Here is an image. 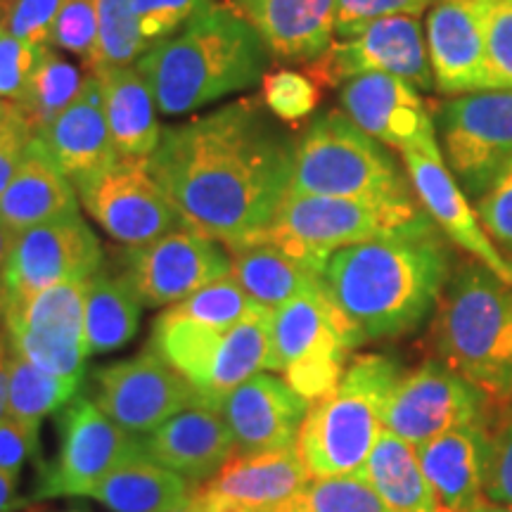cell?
Instances as JSON below:
<instances>
[{"label": "cell", "instance_id": "cell-1", "mask_svg": "<svg viewBox=\"0 0 512 512\" xmlns=\"http://www.w3.org/2000/svg\"><path fill=\"white\" fill-rule=\"evenodd\" d=\"M292 164L294 143L259 98L164 128L150 159L183 226L223 247L271 226L290 192Z\"/></svg>", "mask_w": 512, "mask_h": 512}, {"label": "cell", "instance_id": "cell-2", "mask_svg": "<svg viewBox=\"0 0 512 512\" xmlns=\"http://www.w3.org/2000/svg\"><path fill=\"white\" fill-rule=\"evenodd\" d=\"M451 280V252L430 216L325 261L320 283L363 342L418 330Z\"/></svg>", "mask_w": 512, "mask_h": 512}, {"label": "cell", "instance_id": "cell-3", "mask_svg": "<svg viewBox=\"0 0 512 512\" xmlns=\"http://www.w3.org/2000/svg\"><path fill=\"white\" fill-rule=\"evenodd\" d=\"M271 62L259 34L228 3H216L147 50L136 69L150 83L159 114L185 117L256 86Z\"/></svg>", "mask_w": 512, "mask_h": 512}, {"label": "cell", "instance_id": "cell-4", "mask_svg": "<svg viewBox=\"0 0 512 512\" xmlns=\"http://www.w3.org/2000/svg\"><path fill=\"white\" fill-rule=\"evenodd\" d=\"M437 351L486 399H512V287L482 264L448 280L434 318Z\"/></svg>", "mask_w": 512, "mask_h": 512}, {"label": "cell", "instance_id": "cell-5", "mask_svg": "<svg viewBox=\"0 0 512 512\" xmlns=\"http://www.w3.org/2000/svg\"><path fill=\"white\" fill-rule=\"evenodd\" d=\"M403 370L387 354L354 356L330 394L313 401L297 453L313 477H356L384 430V406Z\"/></svg>", "mask_w": 512, "mask_h": 512}, {"label": "cell", "instance_id": "cell-6", "mask_svg": "<svg viewBox=\"0 0 512 512\" xmlns=\"http://www.w3.org/2000/svg\"><path fill=\"white\" fill-rule=\"evenodd\" d=\"M290 190L351 200H415L406 169H399L387 145L339 110L320 114L294 140Z\"/></svg>", "mask_w": 512, "mask_h": 512}, {"label": "cell", "instance_id": "cell-7", "mask_svg": "<svg viewBox=\"0 0 512 512\" xmlns=\"http://www.w3.org/2000/svg\"><path fill=\"white\" fill-rule=\"evenodd\" d=\"M425 209L418 200L380 202L351 197L287 192L261 238L323 273L325 261L337 249L358 245L420 221Z\"/></svg>", "mask_w": 512, "mask_h": 512}, {"label": "cell", "instance_id": "cell-8", "mask_svg": "<svg viewBox=\"0 0 512 512\" xmlns=\"http://www.w3.org/2000/svg\"><path fill=\"white\" fill-rule=\"evenodd\" d=\"M361 344L358 330L320 283L318 290L273 309L268 370L283 373L294 392L313 403L337 387L349 354Z\"/></svg>", "mask_w": 512, "mask_h": 512}, {"label": "cell", "instance_id": "cell-9", "mask_svg": "<svg viewBox=\"0 0 512 512\" xmlns=\"http://www.w3.org/2000/svg\"><path fill=\"white\" fill-rule=\"evenodd\" d=\"M57 460L38 465L34 498L91 496L107 475L143 453V441L121 430L88 396L76 394L57 413Z\"/></svg>", "mask_w": 512, "mask_h": 512}, {"label": "cell", "instance_id": "cell-10", "mask_svg": "<svg viewBox=\"0 0 512 512\" xmlns=\"http://www.w3.org/2000/svg\"><path fill=\"white\" fill-rule=\"evenodd\" d=\"M448 169L479 197L512 164V88L453 95L434 114Z\"/></svg>", "mask_w": 512, "mask_h": 512}, {"label": "cell", "instance_id": "cell-11", "mask_svg": "<svg viewBox=\"0 0 512 512\" xmlns=\"http://www.w3.org/2000/svg\"><path fill=\"white\" fill-rule=\"evenodd\" d=\"M102 266L105 252L81 211L22 230L0 285V320L48 287L91 280Z\"/></svg>", "mask_w": 512, "mask_h": 512}, {"label": "cell", "instance_id": "cell-12", "mask_svg": "<svg viewBox=\"0 0 512 512\" xmlns=\"http://www.w3.org/2000/svg\"><path fill=\"white\" fill-rule=\"evenodd\" d=\"M304 72L318 88H342L358 74H389L413 83L418 91H434L430 50L418 17L396 15L366 24L349 36H339Z\"/></svg>", "mask_w": 512, "mask_h": 512}, {"label": "cell", "instance_id": "cell-13", "mask_svg": "<svg viewBox=\"0 0 512 512\" xmlns=\"http://www.w3.org/2000/svg\"><path fill=\"white\" fill-rule=\"evenodd\" d=\"M74 188L91 219L128 249L150 245L183 226L181 216L152 174L150 162L117 159L81 178Z\"/></svg>", "mask_w": 512, "mask_h": 512}, {"label": "cell", "instance_id": "cell-14", "mask_svg": "<svg viewBox=\"0 0 512 512\" xmlns=\"http://www.w3.org/2000/svg\"><path fill=\"white\" fill-rule=\"evenodd\" d=\"M486 396L444 361L403 373L384 406V430L413 446L486 422Z\"/></svg>", "mask_w": 512, "mask_h": 512}, {"label": "cell", "instance_id": "cell-15", "mask_svg": "<svg viewBox=\"0 0 512 512\" xmlns=\"http://www.w3.org/2000/svg\"><path fill=\"white\" fill-rule=\"evenodd\" d=\"M86 283L74 280L48 287L0 320L19 356L76 384L86 375L88 358L83 337Z\"/></svg>", "mask_w": 512, "mask_h": 512}, {"label": "cell", "instance_id": "cell-16", "mask_svg": "<svg viewBox=\"0 0 512 512\" xmlns=\"http://www.w3.org/2000/svg\"><path fill=\"white\" fill-rule=\"evenodd\" d=\"M95 403L133 437H145L202 396L155 351L95 370Z\"/></svg>", "mask_w": 512, "mask_h": 512}, {"label": "cell", "instance_id": "cell-17", "mask_svg": "<svg viewBox=\"0 0 512 512\" xmlns=\"http://www.w3.org/2000/svg\"><path fill=\"white\" fill-rule=\"evenodd\" d=\"M124 273L143 306L169 309L202 285L230 275V256L219 240L181 226L150 245L128 249Z\"/></svg>", "mask_w": 512, "mask_h": 512}, {"label": "cell", "instance_id": "cell-18", "mask_svg": "<svg viewBox=\"0 0 512 512\" xmlns=\"http://www.w3.org/2000/svg\"><path fill=\"white\" fill-rule=\"evenodd\" d=\"M342 112L368 136L394 150L441 152L437 126L413 83L389 74H358L339 88Z\"/></svg>", "mask_w": 512, "mask_h": 512}, {"label": "cell", "instance_id": "cell-19", "mask_svg": "<svg viewBox=\"0 0 512 512\" xmlns=\"http://www.w3.org/2000/svg\"><path fill=\"white\" fill-rule=\"evenodd\" d=\"M401 157L415 200L420 202L434 226L441 230V235L465 249L477 264L486 266L512 287L510 259L498 252L496 242L484 230L477 209L467 202L465 190L460 188L456 176L448 169L444 152L403 150Z\"/></svg>", "mask_w": 512, "mask_h": 512}, {"label": "cell", "instance_id": "cell-20", "mask_svg": "<svg viewBox=\"0 0 512 512\" xmlns=\"http://www.w3.org/2000/svg\"><path fill=\"white\" fill-rule=\"evenodd\" d=\"M311 482L297 446L230 456L192 496L202 512H280Z\"/></svg>", "mask_w": 512, "mask_h": 512}, {"label": "cell", "instance_id": "cell-21", "mask_svg": "<svg viewBox=\"0 0 512 512\" xmlns=\"http://www.w3.org/2000/svg\"><path fill=\"white\" fill-rule=\"evenodd\" d=\"M486 8L489 0H432L425 38L439 93L465 95L494 88L486 60Z\"/></svg>", "mask_w": 512, "mask_h": 512}, {"label": "cell", "instance_id": "cell-22", "mask_svg": "<svg viewBox=\"0 0 512 512\" xmlns=\"http://www.w3.org/2000/svg\"><path fill=\"white\" fill-rule=\"evenodd\" d=\"M309 408L285 380L259 373L223 396L216 411L233 437V456H254L297 446Z\"/></svg>", "mask_w": 512, "mask_h": 512}, {"label": "cell", "instance_id": "cell-23", "mask_svg": "<svg viewBox=\"0 0 512 512\" xmlns=\"http://www.w3.org/2000/svg\"><path fill=\"white\" fill-rule=\"evenodd\" d=\"M259 34L273 62H316L335 41L337 0H226Z\"/></svg>", "mask_w": 512, "mask_h": 512}, {"label": "cell", "instance_id": "cell-24", "mask_svg": "<svg viewBox=\"0 0 512 512\" xmlns=\"http://www.w3.org/2000/svg\"><path fill=\"white\" fill-rule=\"evenodd\" d=\"M143 441V453L185 482L200 486L233 456V437L216 408L192 403L169 418Z\"/></svg>", "mask_w": 512, "mask_h": 512}, {"label": "cell", "instance_id": "cell-25", "mask_svg": "<svg viewBox=\"0 0 512 512\" xmlns=\"http://www.w3.org/2000/svg\"><path fill=\"white\" fill-rule=\"evenodd\" d=\"M415 448L439 512H470L482 503L489 456L486 422L451 430Z\"/></svg>", "mask_w": 512, "mask_h": 512}, {"label": "cell", "instance_id": "cell-26", "mask_svg": "<svg viewBox=\"0 0 512 512\" xmlns=\"http://www.w3.org/2000/svg\"><path fill=\"white\" fill-rule=\"evenodd\" d=\"M38 140L57 169L72 183H79L81 178L117 162L119 157L114 152L110 124H107L100 76L91 74L79 100L67 107Z\"/></svg>", "mask_w": 512, "mask_h": 512}, {"label": "cell", "instance_id": "cell-27", "mask_svg": "<svg viewBox=\"0 0 512 512\" xmlns=\"http://www.w3.org/2000/svg\"><path fill=\"white\" fill-rule=\"evenodd\" d=\"M76 211H79V195L74 183L57 169L46 147L36 138L24 164L0 195V219L15 233H22L38 223Z\"/></svg>", "mask_w": 512, "mask_h": 512}, {"label": "cell", "instance_id": "cell-28", "mask_svg": "<svg viewBox=\"0 0 512 512\" xmlns=\"http://www.w3.org/2000/svg\"><path fill=\"white\" fill-rule=\"evenodd\" d=\"M226 252L230 256V275L252 302L266 309H278L290 299L320 287L318 271L261 235L226 245Z\"/></svg>", "mask_w": 512, "mask_h": 512}, {"label": "cell", "instance_id": "cell-29", "mask_svg": "<svg viewBox=\"0 0 512 512\" xmlns=\"http://www.w3.org/2000/svg\"><path fill=\"white\" fill-rule=\"evenodd\" d=\"M100 81L117 157L126 162H150L164 131L150 83L136 67L114 69L102 74Z\"/></svg>", "mask_w": 512, "mask_h": 512}, {"label": "cell", "instance_id": "cell-30", "mask_svg": "<svg viewBox=\"0 0 512 512\" xmlns=\"http://www.w3.org/2000/svg\"><path fill=\"white\" fill-rule=\"evenodd\" d=\"M361 477L394 512H439L432 486L422 472L418 448L382 430Z\"/></svg>", "mask_w": 512, "mask_h": 512}, {"label": "cell", "instance_id": "cell-31", "mask_svg": "<svg viewBox=\"0 0 512 512\" xmlns=\"http://www.w3.org/2000/svg\"><path fill=\"white\" fill-rule=\"evenodd\" d=\"M140 306L143 302L128 283L126 273H112L102 266L86 283L83 299V337L88 356L126 347L138 332Z\"/></svg>", "mask_w": 512, "mask_h": 512}, {"label": "cell", "instance_id": "cell-32", "mask_svg": "<svg viewBox=\"0 0 512 512\" xmlns=\"http://www.w3.org/2000/svg\"><path fill=\"white\" fill-rule=\"evenodd\" d=\"M195 486L140 453L91 491L95 501L112 512H166L192 494Z\"/></svg>", "mask_w": 512, "mask_h": 512}, {"label": "cell", "instance_id": "cell-33", "mask_svg": "<svg viewBox=\"0 0 512 512\" xmlns=\"http://www.w3.org/2000/svg\"><path fill=\"white\" fill-rule=\"evenodd\" d=\"M271 323L273 309L256 306L247 318H242L235 328L223 332L219 356H216L214 370L204 403L211 408H219V403L228 392L247 382L249 377L268 370L271 358Z\"/></svg>", "mask_w": 512, "mask_h": 512}, {"label": "cell", "instance_id": "cell-34", "mask_svg": "<svg viewBox=\"0 0 512 512\" xmlns=\"http://www.w3.org/2000/svg\"><path fill=\"white\" fill-rule=\"evenodd\" d=\"M221 339L223 332L185 318L174 309H166L152 325L150 349L183 380H188L204 403V392H207L211 370L219 356Z\"/></svg>", "mask_w": 512, "mask_h": 512}, {"label": "cell", "instance_id": "cell-35", "mask_svg": "<svg viewBox=\"0 0 512 512\" xmlns=\"http://www.w3.org/2000/svg\"><path fill=\"white\" fill-rule=\"evenodd\" d=\"M91 72L81 62L62 57L55 48H43L41 60L36 64V72L31 76L27 95L15 105L22 117L34 128L36 138L72 107L86 88Z\"/></svg>", "mask_w": 512, "mask_h": 512}, {"label": "cell", "instance_id": "cell-36", "mask_svg": "<svg viewBox=\"0 0 512 512\" xmlns=\"http://www.w3.org/2000/svg\"><path fill=\"white\" fill-rule=\"evenodd\" d=\"M81 384L62 380L48 370L34 366L19 356L10 344V394L8 418L22 422L31 430H41V422L62 411L79 394Z\"/></svg>", "mask_w": 512, "mask_h": 512}, {"label": "cell", "instance_id": "cell-37", "mask_svg": "<svg viewBox=\"0 0 512 512\" xmlns=\"http://www.w3.org/2000/svg\"><path fill=\"white\" fill-rule=\"evenodd\" d=\"M95 12H98V48H95L91 74L102 76L114 69L136 67L145 55V43L131 0H95Z\"/></svg>", "mask_w": 512, "mask_h": 512}, {"label": "cell", "instance_id": "cell-38", "mask_svg": "<svg viewBox=\"0 0 512 512\" xmlns=\"http://www.w3.org/2000/svg\"><path fill=\"white\" fill-rule=\"evenodd\" d=\"M256 306L261 304L249 299V294L242 290L233 275H223V278L202 285L200 290L188 294L183 302L169 306V309H174L185 318L197 320V323L207 325V328L228 332L242 318H247Z\"/></svg>", "mask_w": 512, "mask_h": 512}, {"label": "cell", "instance_id": "cell-39", "mask_svg": "<svg viewBox=\"0 0 512 512\" xmlns=\"http://www.w3.org/2000/svg\"><path fill=\"white\" fill-rule=\"evenodd\" d=\"M280 512H394L361 477H313Z\"/></svg>", "mask_w": 512, "mask_h": 512}, {"label": "cell", "instance_id": "cell-40", "mask_svg": "<svg viewBox=\"0 0 512 512\" xmlns=\"http://www.w3.org/2000/svg\"><path fill=\"white\" fill-rule=\"evenodd\" d=\"M261 100L275 119L297 126L316 112L320 88L299 69H271L261 79Z\"/></svg>", "mask_w": 512, "mask_h": 512}, {"label": "cell", "instance_id": "cell-41", "mask_svg": "<svg viewBox=\"0 0 512 512\" xmlns=\"http://www.w3.org/2000/svg\"><path fill=\"white\" fill-rule=\"evenodd\" d=\"M145 53L214 8L216 0H131Z\"/></svg>", "mask_w": 512, "mask_h": 512}, {"label": "cell", "instance_id": "cell-42", "mask_svg": "<svg viewBox=\"0 0 512 512\" xmlns=\"http://www.w3.org/2000/svg\"><path fill=\"white\" fill-rule=\"evenodd\" d=\"M50 46L74 55L91 72L95 48H98L95 0H62L53 34H50Z\"/></svg>", "mask_w": 512, "mask_h": 512}, {"label": "cell", "instance_id": "cell-43", "mask_svg": "<svg viewBox=\"0 0 512 512\" xmlns=\"http://www.w3.org/2000/svg\"><path fill=\"white\" fill-rule=\"evenodd\" d=\"M489 430V456H486L484 496L494 503L512 505V399L503 403V411L486 425Z\"/></svg>", "mask_w": 512, "mask_h": 512}, {"label": "cell", "instance_id": "cell-44", "mask_svg": "<svg viewBox=\"0 0 512 512\" xmlns=\"http://www.w3.org/2000/svg\"><path fill=\"white\" fill-rule=\"evenodd\" d=\"M62 0H0L3 29L36 48H50Z\"/></svg>", "mask_w": 512, "mask_h": 512}, {"label": "cell", "instance_id": "cell-45", "mask_svg": "<svg viewBox=\"0 0 512 512\" xmlns=\"http://www.w3.org/2000/svg\"><path fill=\"white\" fill-rule=\"evenodd\" d=\"M41 53L43 48L19 41L8 31L0 34V100L8 105L24 100Z\"/></svg>", "mask_w": 512, "mask_h": 512}, {"label": "cell", "instance_id": "cell-46", "mask_svg": "<svg viewBox=\"0 0 512 512\" xmlns=\"http://www.w3.org/2000/svg\"><path fill=\"white\" fill-rule=\"evenodd\" d=\"M486 60L494 88H512V0H489Z\"/></svg>", "mask_w": 512, "mask_h": 512}, {"label": "cell", "instance_id": "cell-47", "mask_svg": "<svg viewBox=\"0 0 512 512\" xmlns=\"http://www.w3.org/2000/svg\"><path fill=\"white\" fill-rule=\"evenodd\" d=\"M430 5L432 0H337L335 38L354 34L366 24L384 17H420L422 12L430 10Z\"/></svg>", "mask_w": 512, "mask_h": 512}, {"label": "cell", "instance_id": "cell-48", "mask_svg": "<svg viewBox=\"0 0 512 512\" xmlns=\"http://www.w3.org/2000/svg\"><path fill=\"white\" fill-rule=\"evenodd\" d=\"M477 216L489 238L512 252V164L477 197Z\"/></svg>", "mask_w": 512, "mask_h": 512}, {"label": "cell", "instance_id": "cell-49", "mask_svg": "<svg viewBox=\"0 0 512 512\" xmlns=\"http://www.w3.org/2000/svg\"><path fill=\"white\" fill-rule=\"evenodd\" d=\"M36 133L15 105L0 114V195L27 159Z\"/></svg>", "mask_w": 512, "mask_h": 512}, {"label": "cell", "instance_id": "cell-50", "mask_svg": "<svg viewBox=\"0 0 512 512\" xmlns=\"http://www.w3.org/2000/svg\"><path fill=\"white\" fill-rule=\"evenodd\" d=\"M41 456L38 448V430L22 425V422L5 418L0 420V470L19 475L29 458Z\"/></svg>", "mask_w": 512, "mask_h": 512}, {"label": "cell", "instance_id": "cell-51", "mask_svg": "<svg viewBox=\"0 0 512 512\" xmlns=\"http://www.w3.org/2000/svg\"><path fill=\"white\" fill-rule=\"evenodd\" d=\"M17 482L19 475L0 470V512H19L31 505V501L17 494Z\"/></svg>", "mask_w": 512, "mask_h": 512}, {"label": "cell", "instance_id": "cell-52", "mask_svg": "<svg viewBox=\"0 0 512 512\" xmlns=\"http://www.w3.org/2000/svg\"><path fill=\"white\" fill-rule=\"evenodd\" d=\"M8 394H10V339L8 332L0 335V420L8 418Z\"/></svg>", "mask_w": 512, "mask_h": 512}, {"label": "cell", "instance_id": "cell-53", "mask_svg": "<svg viewBox=\"0 0 512 512\" xmlns=\"http://www.w3.org/2000/svg\"><path fill=\"white\" fill-rule=\"evenodd\" d=\"M15 238H17L15 230H12L8 223L0 219V285H3L5 268H8L12 247H15Z\"/></svg>", "mask_w": 512, "mask_h": 512}, {"label": "cell", "instance_id": "cell-54", "mask_svg": "<svg viewBox=\"0 0 512 512\" xmlns=\"http://www.w3.org/2000/svg\"><path fill=\"white\" fill-rule=\"evenodd\" d=\"M470 512H512V505H503V503H494V501H482L475 505Z\"/></svg>", "mask_w": 512, "mask_h": 512}, {"label": "cell", "instance_id": "cell-55", "mask_svg": "<svg viewBox=\"0 0 512 512\" xmlns=\"http://www.w3.org/2000/svg\"><path fill=\"white\" fill-rule=\"evenodd\" d=\"M166 512H202V508L200 505H197V501H195V496H188V498H183L181 503H176L174 508H169Z\"/></svg>", "mask_w": 512, "mask_h": 512}, {"label": "cell", "instance_id": "cell-56", "mask_svg": "<svg viewBox=\"0 0 512 512\" xmlns=\"http://www.w3.org/2000/svg\"><path fill=\"white\" fill-rule=\"evenodd\" d=\"M8 107H10V105H8V102H3V100H0V114H3L5 110H8Z\"/></svg>", "mask_w": 512, "mask_h": 512}, {"label": "cell", "instance_id": "cell-57", "mask_svg": "<svg viewBox=\"0 0 512 512\" xmlns=\"http://www.w3.org/2000/svg\"><path fill=\"white\" fill-rule=\"evenodd\" d=\"M3 31H5L3 29V15H0V34H3Z\"/></svg>", "mask_w": 512, "mask_h": 512}, {"label": "cell", "instance_id": "cell-58", "mask_svg": "<svg viewBox=\"0 0 512 512\" xmlns=\"http://www.w3.org/2000/svg\"><path fill=\"white\" fill-rule=\"evenodd\" d=\"M3 332H5V328H3V323H0V335H3Z\"/></svg>", "mask_w": 512, "mask_h": 512}, {"label": "cell", "instance_id": "cell-59", "mask_svg": "<svg viewBox=\"0 0 512 512\" xmlns=\"http://www.w3.org/2000/svg\"><path fill=\"white\" fill-rule=\"evenodd\" d=\"M510 264H512V252H510Z\"/></svg>", "mask_w": 512, "mask_h": 512}]
</instances>
